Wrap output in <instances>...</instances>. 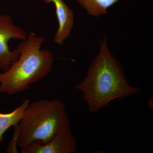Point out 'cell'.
<instances>
[{"mask_svg": "<svg viewBox=\"0 0 153 153\" xmlns=\"http://www.w3.org/2000/svg\"><path fill=\"white\" fill-rule=\"evenodd\" d=\"M91 113L108 106L115 100L139 93L140 88L129 83L120 63L110 51L106 38L101 39L98 54L91 60L86 76L75 86Z\"/></svg>", "mask_w": 153, "mask_h": 153, "instance_id": "1", "label": "cell"}, {"mask_svg": "<svg viewBox=\"0 0 153 153\" xmlns=\"http://www.w3.org/2000/svg\"><path fill=\"white\" fill-rule=\"evenodd\" d=\"M45 40L44 37L31 32L19 44L18 60L8 70L0 73V93L12 96L23 92L49 74L55 59L52 51L41 49Z\"/></svg>", "mask_w": 153, "mask_h": 153, "instance_id": "2", "label": "cell"}, {"mask_svg": "<svg viewBox=\"0 0 153 153\" xmlns=\"http://www.w3.org/2000/svg\"><path fill=\"white\" fill-rule=\"evenodd\" d=\"M63 102L42 99L30 103L19 124L14 127L17 146L24 149L30 145L49 143L59 131L70 126Z\"/></svg>", "mask_w": 153, "mask_h": 153, "instance_id": "3", "label": "cell"}, {"mask_svg": "<svg viewBox=\"0 0 153 153\" xmlns=\"http://www.w3.org/2000/svg\"><path fill=\"white\" fill-rule=\"evenodd\" d=\"M26 32L14 24L11 16L0 14V68L4 72L8 70L20 56L18 49L11 51L8 42L12 39L26 40Z\"/></svg>", "mask_w": 153, "mask_h": 153, "instance_id": "4", "label": "cell"}, {"mask_svg": "<svg viewBox=\"0 0 153 153\" xmlns=\"http://www.w3.org/2000/svg\"><path fill=\"white\" fill-rule=\"evenodd\" d=\"M77 141L70 126L59 131L46 144L35 143L24 149L22 153H74L77 151Z\"/></svg>", "mask_w": 153, "mask_h": 153, "instance_id": "5", "label": "cell"}, {"mask_svg": "<svg viewBox=\"0 0 153 153\" xmlns=\"http://www.w3.org/2000/svg\"><path fill=\"white\" fill-rule=\"evenodd\" d=\"M47 4L53 3L58 22V28L54 38L55 44L63 46L64 41L70 36L74 25L73 11L63 0H44Z\"/></svg>", "mask_w": 153, "mask_h": 153, "instance_id": "6", "label": "cell"}, {"mask_svg": "<svg viewBox=\"0 0 153 153\" xmlns=\"http://www.w3.org/2000/svg\"><path fill=\"white\" fill-rule=\"evenodd\" d=\"M30 103L26 99L20 106L9 113H0V144L4 139V135L7 131L12 126H17L20 122L26 108Z\"/></svg>", "mask_w": 153, "mask_h": 153, "instance_id": "7", "label": "cell"}, {"mask_svg": "<svg viewBox=\"0 0 153 153\" xmlns=\"http://www.w3.org/2000/svg\"><path fill=\"white\" fill-rule=\"evenodd\" d=\"M90 16L98 17L108 13V9L119 0H76Z\"/></svg>", "mask_w": 153, "mask_h": 153, "instance_id": "8", "label": "cell"}, {"mask_svg": "<svg viewBox=\"0 0 153 153\" xmlns=\"http://www.w3.org/2000/svg\"><path fill=\"white\" fill-rule=\"evenodd\" d=\"M153 100L152 99V98H151L148 101V105H149V107L150 108H152H152L153 107L152 106V101Z\"/></svg>", "mask_w": 153, "mask_h": 153, "instance_id": "9", "label": "cell"}]
</instances>
